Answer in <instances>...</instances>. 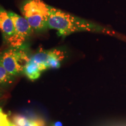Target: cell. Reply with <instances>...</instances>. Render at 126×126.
Segmentation results:
<instances>
[{
  "label": "cell",
  "instance_id": "obj_6",
  "mask_svg": "<svg viewBox=\"0 0 126 126\" xmlns=\"http://www.w3.org/2000/svg\"><path fill=\"white\" fill-rule=\"evenodd\" d=\"M65 57V52L62 48L44 50L43 51V59L47 68H59Z\"/></svg>",
  "mask_w": 126,
  "mask_h": 126
},
{
  "label": "cell",
  "instance_id": "obj_12",
  "mask_svg": "<svg viewBox=\"0 0 126 126\" xmlns=\"http://www.w3.org/2000/svg\"><path fill=\"white\" fill-rule=\"evenodd\" d=\"M52 126H63L62 123L60 122H57L56 123H54V124L52 125Z\"/></svg>",
  "mask_w": 126,
  "mask_h": 126
},
{
  "label": "cell",
  "instance_id": "obj_9",
  "mask_svg": "<svg viewBox=\"0 0 126 126\" xmlns=\"http://www.w3.org/2000/svg\"><path fill=\"white\" fill-rule=\"evenodd\" d=\"M12 123L18 126H26L29 122L28 119L25 116L20 114H15L12 116Z\"/></svg>",
  "mask_w": 126,
  "mask_h": 126
},
{
  "label": "cell",
  "instance_id": "obj_5",
  "mask_svg": "<svg viewBox=\"0 0 126 126\" xmlns=\"http://www.w3.org/2000/svg\"><path fill=\"white\" fill-rule=\"evenodd\" d=\"M8 13L14 22V26L18 39L22 46L32 33V28L24 17L20 16L15 12L9 11Z\"/></svg>",
  "mask_w": 126,
  "mask_h": 126
},
{
  "label": "cell",
  "instance_id": "obj_8",
  "mask_svg": "<svg viewBox=\"0 0 126 126\" xmlns=\"http://www.w3.org/2000/svg\"><path fill=\"white\" fill-rule=\"evenodd\" d=\"M14 77L5 68L2 64H0V82L1 85H8L12 83Z\"/></svg>",
  "mask_w": 126,
  "mask_h": 126
},
{
  "label": "cell",
  "instance_id": "obj_2",
  "mask_svg": "<svg viewBox=\"0 0 126 126\" xmlns=\"http://www.w3.org/2000/svg\"><path fill=\"white\" fill-rule=\"evenodd\" d=\"M20 10L33 31L41 32L48 29L50 6L43 0H23Z\"/></svg>",
  "mask_w": 126,
  "mask_h": 126
},
{
  "label": "cell",
  "instance_id": "obj_4",
  "mask_svg": "<svg viewBox=\"0 0 126 126\" xmlns=\"http://www.w3.org/2000/svg\"><path fill=\"white\" fill-rule=\"evenodd\" d=\"M0 28L4 42L8 45L10 47L21 46L16 34L13 20L8 12L2 7L0 10Z\"/></svg>",
  "mask_w": 126,
  "mask_h": 126
},
{
  "label": "cell",
  "instance_id": "obj_7",
  "mask_svg": "<svg viewBox=\"0 0 126 126\" xmlns=\"http://www.w3.org/2000/svg\"><path fill=\"white\" fill-rule=\"evenodd\" d=\"M41 72H42V70L39 64L31 60L26 64L24 69V73L32 80L38 78L40 77Z\"/></svg>",
  "mask_w": 126,
  "mask_h": 126
},
{
  "label": "cell",
  "instance_id": "obj_10",
  "mask_svg": "<svg viewBox=\"0 0 126 126\" xmlns=\"http://www.w3.org/2000/svg\"><path fill=\"white\" fill-rule=\"evenodd\" d=\"M0 122L1 126H12L11 123L9 122L8 119L7 114L4 113L2 109H0Z\"/></svg>",
  "mask_w": 126,
  "mask_h": 126
},
{
  "label": "cell",
  "instance_id": "obj_3",
  "mask_svg": "<svg viewBox=\"0 0 126 126\" xmlns=\"http://www.w3.org/2000/svg\"><path fill=\"white\" fill-rule=\"evenodd\" d=\"M27 47L25 46L10 47L1 56V64L14 76H17L24 72L25 66L31 60Z\"/></svg>",
  "mask_w": 126,
  "mask_h": 126
},
{
  "label": "cell",
  "instance_id": "obj_11",
  "mask_svg": "<svg viewBox=\"0 0 126 126\" xmlns=\"http://www.w3.org/2000/svg\"><path fill=\"white\" fill-rule=\"evenodd\" d=\"M26 126H45V123L42 119L29 120Z\"/></svg>",
  "mask_w": 126,
  "mask_h": 126
},
{
  "label": "cell",
  "instance_id": "obj_13",
  "mask_svg": "<svg viewBox=\"0 0 126 126\" xmlns=\"http://www.w3.org/2000/svg\"><path fill=\"white\" fill-rule=\"evenodd\" d=\"M11 125H12V126H18L16 125V124H14L13 123H12V122H11Z\"/></svg>",
  "mask_w": 126,
  "mask_h": 126
},
{
  "label": "cell",
  "instance_id": "obj_1",
  "mask_svg": "<svg viewBox=\"0 0 126 126\" xmlns=\"http://www.w3.org/2000/svg\"><path fill=\"white\" fill-rule=\"evenodd\" d=\"M48 26V29L56 30L58 34L64 37L78 32H92L116 36L123 40L126 39L124 36L115 32L113 30L79 18L51 6H50Z\"/></svg>",
  "mask_w": 126,
  "mask_h": 126
}]
</instances>
